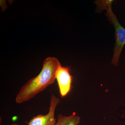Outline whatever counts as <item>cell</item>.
Returning a JSON list of instances; mask_svg holds the SVG:
<instances>
[{
	"label": "cell",
	"instance_id": "obj_1",
	"mask_svg": "<svg viewBox=\"0 0 125 125\" xmlns=\"http://www.w3.org/2000/svg\"><path fill=\"white\" fill-rule=\"evenodd\" d=\"M61 65L56 57H49L46 58L38 75L29 80L21 87L16 97V103L21 104L29 101L54 83L56 80V71Z\"/></svg>",
	"mask_w": 125,
	"mask_h": 125
},
{
	"label": "cell",
	"instance_id": "obj_2",
	"mask_svg": "<svg viewBox=\"0 0 125 125\" xmlns=\"http://www.w3.org/2000/svg\"><path fill=\"white\" fill-rule=\"evenodd\" d=\"M106 15L108 20L114 26L115 30V43L113 50L112 63L118 65L121 52L125 45V29L120 24L116 16L112 10L111 4L108 5Z\"/></svg>",
	"mask_w": 125,
	"mask_h": 125
},
{
	"label": "cell",
	"instance_id": "obj_3",
	"mask_svg": "<svg viewBox=\"0 0 125 125\" xmlns=\"http://www.w3.org/2000/svg\"><path fill=\"white\" fill-rule=\"evenodd\" d=\"M60 102V99L54 94H52L48 113L46 115L39 114L34 116L28 122H26L27 125H56L57 121L55 118V112Z\"/></svg>",
	"mask_w": 125,
	"mask_h": 125
},
{
	"label": "cell",
	"instance_id": "obj_4",
	"mask_svg": "<svg viewBox=\"0 0 125 125\" xmlns=\"http://www.w3.org/2000/svg\"><path fill=\"white\" fill-rule=\"evenodd\" d=\"M73 78L69 67H63L61 65L58 67L56 71V79L62 98L65 97L70 92Z\"/></svg>",
	"mask_w": 125,
	"mask_h": 125
},
{
	"label": "cell",
	"instance_id": "obj_5",
	"mask_svg": "<svg viewBox=\"0 0 125 125\" xmlns=\"http://www.w3.org/2000/svg\"><path fill=\"white\" fill-rule=\"evenodd\" d=\"M80 122V117L73 113L69 116H66L59 114L56 125H78Z\"/></svg>",
	"mask_w": 125,
	"mask_h": 125
},
{
	"label": "cell",
	"instance_id": "obj_6",
	"mask_svg": "<svg viewBox=\"0 0 125 125\" xmlns=\"http://www.w3.org/2000/svg\"><path fill=\"white\" fill-rule=\"evenodd\" d=\"M19 125V124H17V123H13L12 124H10V125Z\"/></svg>",
	"mask_w": 125,
	"mask_h": 125
}]
</instances>
